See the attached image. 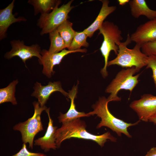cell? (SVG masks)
<instances>
[{
	"instance_id": "cell-1",
	"label": "cell",
	"mask_w": 156,
	"mask_h": 156,
	"mask_svg": "<svg viewBox=\"0 0 156 156\" xmlns=\"http://www.w3.org/2000/svg\"><path fill=\"white\" fill-rule=\"evenodd\" d=\"M62 124V126L57 129L55 133L57 148L60 147L63 141L72 138L92 140L101 147L104 146L108 140L112 142L117 141V139L109 132L100 135H96L89 133L86 130L85 122L80 118Z\"/></svg>"
},
{
	"instance_id": "cell-2",
	"label": "cell",
	"mask_w": 156,
	"mask_h": 156,
	"mask_svg": "<svg viewBox=\"0 0 156 156\" xmlns=\"http://www.w3.org/2000/svg\"><path fill=\"white\" fill-rule=\"evenodd\" d=\"M109 102L105 96L99 97L98 100L92 106L93 111L87 114L90 116L96 114L101 118V120L98 125L97 128L106 127L116 132L119 137L123 134L129 138H131L132 135L129 132L128 128L138 124L141 121L139 120L134 123H129L117 118L109 112L108 106Z\"/></svg>"
},
{
	"instance_id": "cell-3",
	"label": "cell",
	"mask_w": 156,
	"mask_h": 156,
	"mask_svg": "<svg viewBox=\"0 0 156 156\" xmlns=\"http://www.w3.org/2000/svg\"><path fill=\"white\" fill-rule=\"evenodd\" d=\"M131 42L128 34L126 40L118 45L119 50L117 56L108 61L107 66L116 65L123 68L135 67L138 72L143 67L146 66L148 56L142 52L141 46L138 44H136L132 49H128L127 46Z\"/></svg>"
},
{
	"instance_id": "cell-4",
	"label": "cell",
	"mask_w": 156,
	"mask_h": 156,
	"mask_svg": "<svg viewBox=\"0 0 156 156\" xmlns=\"http://www.w3.org/2000/svg\"><path fill=\"white\" fill-rule=\"evenodd\" d=\"M99 34H101L103 40L100 48V50L104 59V65L101 69V73L103 78L108 75L107 68L110 53L112 51L116 55L119 50L118 45L123 39L121 31L113 23L108 21H104L99 29Z\"/></svg>"
},
{
	"instance_id": "cell-5",
	"label": "cell",
	"mask_w": 156,
	"mask_h": 156,
	"mask_svg": "<svg viewBox=\"0 0 156 156\" xmlns=\"http://www.w3.org/2000/svg\"><path fill=\"white\" fill-rule=\"evenodd\" d=\"M138 72L135 67L123 69L119 72L107 86L105 92L110 94L107 98L109 101H119L121 99L117 94L122 90H128L131 92L139 83L138 78L140 74L134 75Z\"/></svg>"
},
{
	"instance_id": "cell-6",
	"label": "cell",
	"mask_w": 156,
	"mask_h": 156,
	"mask_svg": "<svg viewBox=\"0 0 156 156\" xmlns=\"http://www.w3.org/2000/svg\"><path fill=\"white\" fill-rule=\"evenodd\" d=\"M33 104L34 112L32 116L24 122H19L13 127L14 130L21 132L22 142L26 144L28 143L29 148L31 149L33 148L35 136L44 130L41 115L47 108L45 106H40L38 102L35 101Z\"/></svg>"
},
{
	"instance_id": "cell-7",
	"label": "cell",
	"mask_w": 156,
	"mask_h": 156,
	"mask_svg": "<svg viewBox=\"0 0 156 156\" xmlns=\"http://www.w3.org/2000/svg\"><path fill=\"white\" fill-rule=\"evenodd\" d=\"M73 0L69 1L60 7L61 2L58 3L50 12L41 14L37 25L41 29V35L49 33L69 18L68 14L75 7L71 4Z\"/></svg>"
},
{
	"instance_id": "cell-8",
	"label": "cell",
	"mask_w": 156,
	"mask_h": 156,
	"mask_svg": "<svg viewBox=\"0 0 156 156\" xmlns=\"http://www.w3.org/2000/svg\"><path fill=\"white\" fill-rule=\"evenodd\" d=\"M12 48L11 50L6 52L4 57L6 59H10L15 56L19 57L25 63L26 60L35 56L40 59L41 55L40 53L42 50L40 47L37 44L27 46L25 44L23 40H13L10 41Z\"/></svg>"
},
{
	"instance_id": "cell-9",
	"label": "cell",
	"mask_w": 156,
	"mask_h": 156,
	"mask_svg": "<svg viewBox=\"0 0 156 156\" xmlns=\"http://www.w3.org/2000/svg\"><path fill=\"white\" fill-rule=\"evenodd\" d=\"M129 106L137 113L139 120L147 122L156 113V96L144 94L139 99L132 101Z\"/></svg>"
},
{
	"instance_id": "cell-10",
	"label": "cell",
	"mask_w": 156,
	"mask_h": 156,
	"mask_svg": "<svg viewBox=\"0 0 156 156\" xmlns=\"http://www.w3.org/2000/svg\"><path fill=\"white\" fill-rule=\"evenodd\" d=\"M87 51L86 49H81L74 51L64 49L59 52L53 53L45 49L42 50L40 53L41 58L38 61L39 64L43 65L42 73L48 78H51L54 73L53 67L56 65L59 64L66 55L77 52L86 53Z\"/></svg>"
},
{
	"instance_id": "cell-11",
	"label": "cell",
	"mask_w": 156,
	"mask_h": 156,
	"mask_svg": "<svg viewBox=\"0 0 156 156\" xmlns=\"http://www.w3.org/2000/svg\"><path fill=\"white\" fill-rule=\"evenodd\" d=\"M132 42L141 46L156 40V19L140 25L130 36Z\"/></svg>"
},
{
	"instance_id": "cell-12",
	"label": "cell",
	"mask_w": 156,
	"mask_h": 156,
	"mask_svg": "<svg viewBox=\"0 0 156 156\" xmlns=\"http://www.w3.org/2000/svg\"><path fill=\"white\" fill-rule=\"evenodd\" d=\"M33 88L34 91L31 95L38 99V102L41 107L45 106L49 96L53 92H60L65 96L68 97V93L63 90L59 81L49 82L45 86H43L40 83L37 82L35 83Z\"/></svg>"
},
{
	"instance_id": "cell-13",
	"label": "cell",
	"mask_w": 156,
	"mask_h": 156,
	"mask_svg": "<svg viewBox=\"0 0 156 156\" xmlns=\"http://www.w3.org/2000/svg\"><path fill=\"white\" fill-rule=\"evenodd\" d=\"M45 111L49 118L48 126L44 135L35 140L34 144L35 146H40L44 152H47L51 149L55 150L57 148L56 143L55 133L57 127L53 126V120L51 118L50 115V108H47Z\"/></svg>"
},
{
	"instance_id": "cell-14",
	"label": "cell",
	"mask_w": 156,
	"mask_h": 156,
	"mask_svg": "<svg viewBox=\"0 0 156 156\" xmlns=\"http://www.w3.org/2000/svg\"><path fill=\"white\" fill-rule=\"evenodd\" d=\"M15 1L12 2L5 8L0 10V39L6 37V32L9 27L12 24L22 21L25 22L27 19L20 16L16 18L15 14H12Z\"/></svg>"
},
{
	"instance_id": "cell-15",
	"label": "cell",
	"mask_w": 156,
	"mask_h": 156,
	"mask_svg": "<svg viewBox=\"0 0 156 156\" xmlns=\"http://www.w3.org/2000/svg\"><path fill=\"white\" fill-rule=\"evenodd\" d=\"M100 1L102 5L99 14L94 22L83 31L90 38L92 37L95 32L99 29L107 17L114 12L117 8L116 6H109V0Z\"/></svg>"
},
{
	"instance_id": "cell-16",
	"label": "cell",
	"mask_w": 156,
	"mask_h": 156,
	"mask_svg": "<svg viewBox=\"0 0 156 156\" xmlns=\"http://www.w3.org/2000/svg\"><path fill=\"white\" fill-rule=\"evenodd\" d=\"M78 85H74L72 89L69 91L68 98L70 100V107L66 113L63 114L60 113L58 118L60 123L67 122L81 117L90 116L87 113L79 112L76 109L74 100L77 92Z\"/></svg>"
},
{
	"instance_id": "cell-17",
	"label": "cell",
	"mask_w": 156,
	"mask_h": 156,
	"mask_svg": "<svg viewBox=\"0 0 156 156\" xmlns=\"http://www.w3.org/2000/svg\"><path fill=\"white\" fill-rule=\"evenodd\" d=\"M132 16L138 18L145 16L150 20L156 19V10L151 9L144 0H131L129 2Z\"/></svg>"
},
{
	"instance_id": "cell-18",
	"label": "cell",
	"mask_w": 156,
	"mask_h": 156,
	"mask_svg": "<svg viewBox=\"0 0 156 156\" xmlns=\"http://www.w3.org/2000/svg\"><path fill=\"white\" fill-rule=\"evenodd\" d=\"M61 2L59 0H29L28 1L29 4L34 7L35 15L39 13L43 14L50 12L58 3Z\"/></svg>"
},
{
	"instance_id": "cell-19",
	"label": "cell",
	"mask_w": 156,
	"mask_h": 156,
	"mask_svg": "<svg viewBox=\"0 0 156 156\" xmlns=\"http://www.w3.org/2000/svg\"><path fill=\"white\" fill-rule=\"evenodd\" d=\"M18 79L14 80L6 87L0 89V104L11 102L13 105L17 104L15 96L16 86L18 83Z\"/></svg>"
},
{
	"instance_id": "cell-20",
	"label": "cell",
	"mask_w": 156,
	"mask_h": 156,
	"mask_svg": "<svg viewBox=\"0 0 156 156\" xmlns=\"http://www.w3.org/2000/svg\"><path fill=\"white\" fill-rule=\"evenodd\" d=\"M73 23L68 19L59 26L57 29L64 40L66 48H69L75 35L76 31L72 28Z\"/></svg>"
},
{
	"instance_id": "cell-21",
	"label": "cell",
	"mask_w": 156,
	"mask_h": 156,
	"mask_svg": "<svg viewBox=\"0 0 156 156\" xmlns=\"http://www.w3.org/2000/svg\"><path fill=\"white\" fill-rule=\"evenodd\" d=\"M51 44L48 51L51 53H57L66 48L65 42L57 31L55 29L49 33Z\"/></svg>"
},
{
	"instance_id": "cell-22",
	"label": "cell",
	"mask_w": 156,
	"mask_h": 156,
	"mask_svg": "<svg viewBox=\"0 0 156 156\" xmlns=\"http://www.w3.org/2000/svg\"><path fill=\"white\" fill-rule=\"evenodd\" d=\"M88 37L86 34L83 31H76L70 45L68 49V50H76L81 49L82 47H88L89 46V44L86 40Z\"/></svg>"
},
{
	"instance_id": "cell-23",
	"label": "cell",
	"mask_w": 156,
	"mask_h": 156,
	"mask_svg": "<svg viewBox=\"0 0 156 156\" xmlns=\"http://www.w3.org/2000/svg\"><path fill=\"white\" fill-rule=\"evenodd\" d=\"M142 52L147 56L156 57V40L141 45Z\"/></svg>"
},
{
	"instance_id": "cell-24",
	"label": "cell",
	"mask_w": 156,
	"mask_h": 156,
	"mask_svg": "<svg viewBox=\"0 0 156 156\" xmlns=\"http://www.w3.org/2000/svg\"><path fill=\"white\" fill-rule=\"evenodd\" d=\"M146 68H151L152 70L153 78L156 88V57L153 55L148 56Z\"/></svg>"
},
{
	"instance_id": "cell-25",
	"label": "cell",
	"mask_w": 156,
	"mask_h": 156,
	"mask_svg": "<svg viewBox=\"0 0 156 156\" xmlns=\"http://www.w3.org/2000/svg\"><path fill=\"white\" fill-rule=\"evenodd\" d=\"M26 144L23 143L21 150L12 156H46V155L40 153H34L28 150Z\"/></svg>"
},
{
	"instance_id": "cell-26",
	"label": "cell",
	"mask_w": 156,
	"mask_h": 156,
	"mask_svg": "<svg viewBox=\"0 0 156 156\" xmlns=\"http://www.w3.org/2000/svg\"><path fill=\"white\" fill-rule=\"evenodd\" d=\"M144 156H156V147L151 148Z\"/></svg>"
},
{
	"instance_id": "cell-27",
	"label": "cell",
	"mask_w": 156,
	"mask_h": 156,
	"mask_svg": "<svg viewBox=\"0 0 156 156\" xmlns=\"http://www.w3.org/2000/svg\"><path fill=\"white\" fill-rule=\"evenodd\" d=\"M149 121L153 123L156 125V113L150 118Z\"/></svg>"
},
{
	"instance_id": "cell-28",
	"label": "cell",
	"mask_w": 156,
	"mask_h": 156,
	"mask_svg": "<svg viewBox=\"0 0 156 156\" xmlns=\"http://www.w3.org/2000/svg\"><path fill=\"white\" fill-rule=\"evenodd\" d=\"M118 2L119 4L123 6L125 5L127 3H129V0H118Z\"/></svg>"
}]
</instances>
